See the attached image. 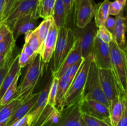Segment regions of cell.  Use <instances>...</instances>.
Masks as SVG:
<instances>
[{"mask_svg": "<svg viewBox=\"0 0 127 126\" xmlns=\"http://www.w3.org/2000/svg\"><path fill=\"white\" fill-rule=\"evenodd\" d=\"M43 63L40 54H38L27 65L28 67L24 77L19 85H17V91L14 99L16 98L23 103L33 94L35 87L42 75Z\"/></svg>", "mask_w": 127, "mask_h": 126, "instance_id": "6da1fadb", "label": "cell"}, {"mask_svg": "<svg viewBox=\"0 0 127 126\" xmlns=\"http://www.w3.org/2000/svg\"><path fill=\"white\" fill-rule=\"evenodd\" d=\"M74 31L72 28L64 25L58 29V34L55 48L53 53V69L52 75L58 72L62 63L75 42Z\"/></svg>", "mask_w": 127, "mask_h": 126, "instance_id": "7a4b0ae2", "label": "cell"}, {"mask_svg": "<svg viewBox=\"0 0 127 126\" xmlns=\"http://www.w3.org/2000/svg\"><path fill=\"white\" fill-rule=\"evenodd\" d=\"M112 70L123 95L127 96V53L119 48L114 40L109 43Z\"/></svg>", "mask_w": 127, "mask_h": 126, "instance_id": "3957f363", "label": "cell"}, {"mask_svg": "<svg viewBox=\"0 0 127 126\" xmlns=\"http://www.w3.org/2000/svg\"><path fill=\"white\" fill-rule=\"evenodd\" d=\"M92 60V54L83 59L80 67L73 79V81L71 83L70 86L64 96L63 103L64 108L76 103L82 99V93Z\"/></svg>", "mask_w": 127, "mask_h": 126, "instance_id": "277c9868", "label": "cell"}, {"mask_svg": "<svg viewBox=\"0 0 127 126\" xmlns=\"http://www.w3.org/2000/svg\"><path fill=\"white\" fill-rule=\"evenodd\" d=\"M82 99L94 100L109 107L110 103L104 93L99 77V69L93 59L91 62L86 80L85 85L82 93Z\"/></svg>", "mask_w": 127, "mask_h": 126, "instance_id": "5b68a950", "label": "cell"}, {"mask_svg": "<svg viewBox=\"0 0 127 126\" xmlns=\"http://www.w3.org/2000/svg\"><path fill=\"white\" fill-rule=\"evenodd\" d=\"M97 28L94 21H92L83 28L76 27L73 30L76 40L79 42L83 59L92 54Z\"/></svg>", "mask_w": 127, "mask_h": 126, "instance_id": "8992f818", "label": "cell"}, {"mask_svg": "<svg viewBox=\"0 0 127 126\" xmlns=\"http://www.w3.org/2000/svg\"><path fill=\"white\" fill-rule=\"evenodd\" d=\"M96 6L94 0H76L75 1L74 10L77 27L83 28L93 21Z\"/></svg>", "mask_w": 127, "mask_h": 126, "instance_id": "52a82bcc", "label": "cell"}, {"mask_svg": "<svg viewBox=\"0 0 127 126\" xmlns=\"http://www.w3.org/2000/svg\"><path fill=\"white\" fill-rule=\"evenodd\" d=\"M80 111L81 114L95 117L111 125L109 107L99 101L81 99Z\"/></svg>", "mask_w": 127, "mask_h": 126, "instance_id": "ba28073f", "label": "cell"}, {"mask_svg": "<svg viewBox=\"0 0 127 126\" xmlns=\"http://www.w3.org/2000/svg\"><path fill=\"white\" fill-rule=\"evenodd\" d=\"M99 77L103 92L110 103L117 96H125L118 85L112 69H99Z\"/></svg>", "mask_w": 127, "mask_h": 126, "instance_id": "9c48e42d", "label": "cell"}, {"mask_svg": "<svg viewBox=\"0 0 127 126\" xmlns=\"http://www.w3.org/2000/svg\"><path fill=\"white\" fill-rule=\"evenodd\" d=\"M93 61L99 69H112L109 44L102 42L96 36L92 51Z\"/></svg>", "mask_w": 127, "mask_h": 126, "instance_id": "30bf717a", "label": "cell"}, {"mask_svg": "<svg viewBox=\"0 0 127 126\" xmlns=\"http://www.w3.org/2000/svg\"><path fill=\"white\" fill-rule=\"evenodd\" d=\"M81 100L71 106L64 107L60 112L58 122L52 126H86L80 111Z\"/></svg>", "mask_w": 127, "mask_h": 126, "instance_id": "8fae6325", "label": "cell"}, {"mask_svg": "<svg viewBox=\"0 0 127 126\" xmlns=\"http://www.w3.org/2000/svg\"><path fill=\"white\" fill-rule=\"evenodd\" d=\"M37 17L33 14L24 15L16 19L7 27L9 28L15 40L19 37L37 27Z\"/></svg>", "mask_w": 127, "mask_h": 126, "instance_id": "7c38bea8", "label": "cell"}, {"mask_svg": "<svg viewBox=\"0 0 127 126\" xmlns=\"http://www.w3.org/2000/svg\"><path fill=\"white\" fill-rule=\"evenodd\" d=\"M38 0H27L21 2L9 14L8 16L4 20V22L7 26L11 24L14 20L24 15L33 14L37 17V6Z\"/></svg>", "mask_w": 127, "mask_h": 126, "instance_id": "4fadbf2b", "label": "cell"}, {"mask_svg": "<svg viewBox=\"0 0 127 126\" xmlns=\"http://www.w3.org/2000/svg\"><path fill=\"white\" fill-rule=\"evenodd\" d=\"M58 34V28H57V25L53 21L50 28L47 37L45 40L42 51L40 53L42 61L43 63H48L52 59L55 48Z\"/></svg>", "mask_w": 127, "mask_h": 126, "instance_id": "5bb4252c", "label": "cell"}, {"mask_svg": "<svg viewBox=\"0 0 127 126\" xmlns=\"http://www.w3.org/2000/svg\"><path fill=\"white\" fill-rule=\"evenodd\" d=\"M60 112L55 107L47 103L37 119L30 126H52L58 122Z\"/></svg>", "mask_w": 127, "mask_h": 126, "instance_id": "9a60e30c", "label": "cell"}, {"mask_svg": "<svg viewBox=\"0 0 127 126\" xmlns=\"http://www.w3.org/2000/svg\"><path fill=\"white\" fill-rule=\"evenodd\" d=\"M115 24L112 32L113 40L120 49L127 53L125 31H126V17L124 15V11L115 17Z\"/></svg>", "mask_w": 127, "mask_h": 126, "instance_id": "2e32d148", "label": "cell"}, {"mask_svg": "<svg viewBox=\"0 0 127 126\" xmlns=\"http://www.w3.org/2000/svg\"><path fill=\"white\" fill-rule=\"evenodd\" d=\"M52 80V77L49 79L44 88L41 90L37 101L35 103L34 105L32 107L29 112L27 114L28 116L30 125L38 117L40 114L42 112L46 105H47L48 93H49L50 87Z\"/></svg>", "mask_w": 127, "mask_h": 126, "instance_id": "e0dca14e", "label": "cell"}, {"mask_svg": "<svg viewBox=\"0 0 127 126\" xmlns=\"http://www.w3.org/2000/svg\"><path fill=\"white\" fill-rule=\"evenodd\" d=\"M81 59H83V58H82L80 46H79L78 41L77 40H75L73 48H71L67 56L64 59V61L62 63L59 70H58L57 73L52 75V77H57L58 79L60 77H62V75H64V72L66 71L67 69L71 65L75 64L76 62H78V61Z\"/></svg>", "mask_w": 127, "mask_h": 126, "instance_id": "ac0fdd59", "label": "cell"}, {"mask_svg": "<svg viewBox=\"0 0 127 126\" xmlns=\"http://www.w3.org/2000/svg\"><path fill=\"white\" fill-rule=\"evenodd\" d=\"M39 93L40 92L33 93L30 96L29 98L27 99L24 102L21 103L17 106V108L14 111L13 113L11 115L6 126H9L10 125L13 124L16 121H18L26 116L29 112L32 107L34 105L35 103L36 102L38 96H39Z\"/></svg>", "mask_w": 127, "mask_h": 126, "instance_id": "d6986e66", "label": "cell"}, {"mask_svg": "<svg viewBox=\"0 0 127 126\" xmlns=\"http://www.w3.org/2000/svg\"><path fill=\"white\" fill-rule=\"evenodd\" d=\"M127 107V96L119 95L110 102L109 106L110 118L112 126H115L122 116Z\"/></svg>", "mask_w": 127, "mask_h": 126, "instance_id": "ffe728a7", "label": "cell"}, {"mask_svg": "<svg viewBox=\"0 0 127 126\" xmlns=\"http://www.w3.org/2000/svg\"><path fill=\"white\" fill-rule=\"evenodd\" d=\"M19 54L14 59L11 66L9 68L7 74H6L4 78L2 85L0 88V100L3 96L5 91L11 86L17 74L21 72V68L20 67L19 64Z\"/></svg>", "mask_w": 127, "mask_h": 126, "instance_id": "44dd1931", "label": "cell"}, {"mask_svg": "<svg viewBox=\"0 0 127 126\" xmlns=\"http://www.w3.org/2000/svg\"><path fill=\"white\" fill-rule=\"evenodd\" d=\"M72 80L64 75L58 78V86L55 98V108L60 112L64 109L63 103L64 96Z\"/></svg>", "mask_w": 127, "mask_h": 126, "instance_id": "7402d4cb", "label": "cell"}, {"mask_svg": "<svg viewBox=\"0 0 127 126\" xmlns=\"http://www.w3.org/2000/svg\"><path fill=\"white\" fill-rule=\"evenodd\" d=\"M110 1L104 0L102 2L97 4L96 10L94 15V22L97 27L105 25V21L109 16V10Z\"/></svg>", "mask_w": 127, "mask_h": 126, "instance_id": "603a6c76", "label": "cell"}, {"mask_svg": "<svg viewBox=\"0 0 127 126\" xmlns=\"http://www.w3.org/2000/svg\"><path fill=\"white\" fill-rule=\"evenodd\" d=\"M21 103L19 100L14 98L6 105L0 106V126H6L14 111Z\"/></svg>", "mask_w": 127, "mask_h": 126, "instance_id": "cb8c5ba5", "label": "cell"}, {"mask_svg": "<svg viewBox=\"0 0 127 126\" xmlns=\"http://www.w3.org/2000/svg\"><path fill=\"white\" fill-rule=\"evenodd\" d=\"M52 16H53L55 23L58 29L63 26L67 25L66 21L65 11H64L63 0H55L54 10H53V14Z\"/></svg>", "mask_w": 127, "mask_h": 126, "instance_id": "d4e9b609", "label": "cell"}, {"mask_svg": "<svg viewBox=\"0 0 127 126\" xmlns=\"http://www.w3.org/2000/svg\"><path fill=\"white\" fill-rule=\"evenodd\" d=\"M16 49V40L10 31L0 42V54L7 57L12 54Z\"/></svg>", "mask_w": 127, "mask_h": 126, "instance_id": "484cf974", "label": "cell"}, {"mask_svg": "<svg viewBox=\"0 0 127 126\" xmlns=\"http://www.w3.org/2000/svg\"><path fill=\"white\" fill-rule=\"evenodd\" d=\"M55 0H38L37 13L38 17L45 19L53 16Z\"/></svg>", "mask_w": 127, "mask_h": 126, "instance_id": "4316f807", "label": "cell"}, {"mask_svg": "<svg viewBox=\"0 0 127 126\" xmlns=\"http://www.w3.org/2000/svg\"><path fill=\"white\" fill-rule=\"evenodd\" d=\"M25 43L37 54H40L42 47L41 46L36 28L33 30L25 33Z\"/></svg>", "mask_w": 127, "mask_h": 126, "instance_id": "83f0119b", "label": "cell"}, {"mask_svg": "<svg viewBox=\"0 0 127 126\" xmlns=\"http://www.w3.org/2000/svg\"><path fill=\"white\" fill-rule=\"evenodd\" d=\"M53 21H53V16H50L47 18L43 19V21L41 22V23H40L38 27H36L37 35H38L42 47H43L45 40L47 37V34L49 32L50 28Z\"/></svg>", "mask_w": 127, "mask_h": 126, "instance_id": "f1b7e54d", "label": "cell"}, {"mask_svg": "<svg viewBox=\"0 0 127 126\" xmlns=\"http://www.w3.org/2000/svg\"><path fill=\"white\" fill-rule=\"evenodd\" d=\"M21 74V72L17 74L14 82L11 85V86L5 91L3 96H2L1 99L0 100V106H4V105H6V104L9 103L11 100L14 99V97L16 93V91H17L19 78L20 77Z\"/></svg>", "mask_w": 127, "mask_h": 126, "instance_id": "f546056e", "label": "cell"}, {"mask_svg": "<svg viewBox=\"0 0 127 126\" xmlns=\"http://www.w3.org/2000/svg\"><path fill=\"white\" fill-rule=\"evenodd\" d=\"M19 54V53L17 52V49H16L15 51L11 55L7 57V59H6V63H5L4 65L2 67L0 68V88H1V85H2L4 78L6 74H7V71H8L9 68L11 66V64H12V63L13 62L14 59H15V58H16Z\"/></svg>", "mask_w": 127, "mask_h": 126, "instance_id": "4dcf8cb0", "label": "cell"}, {"mask_svg": "<svg viewBox=\"0 0 127 126\" xmlns=\"http://www.w3.org/2000/svg\"><path fill=\"white\" fill-rule=\"evenodd\" d=\"M81 116L86 126H112L105 121L95 117L88 116L84 114H81Z\"/></svg>", "mask_w": 127, "mask_h": 126, "instance_id": "1f68e13d", "label": "cell"}, {"mask_svg": "<svg viewBox=\"0 0 127 126\" xmlns=\"http://www.w3.org/2000/svg\"><path fill=\"white\" fill-rule=\"evenodd\" d=\"M58 79L57 77H52L50 87L49 93L48 96L47 103L55 107V98L57 95V86H58Z\"/></svg>", "mask_w": 127, "mask_h": 126, "instance_id": "d6a6232c", "label": "cell"}, {"mask_svg": "<svg viewBox=\"0 0 127 126\" xmlns=\"http://www.w3.org/2000/svg\"><path fill=\"white\" fill-rule=\"evenodd\" d=\"M97 36L100 38V40L105 43L109 44L113 40L112 34L107 30L104 25L98 27Z\"/></svg>", "mask_w": 127, "mask_h": 126, "instance_id": "836d02e7", "label": "cell"}, {"mask_svg": "<svg viewBox=\"0 0 127 126\" xmlns=\"http://www.w3.org/2000/svg\"><path fill=\"white\" fill-rule=\"evenodd\" d=\"M83 61V59H80V60L78 61V62H76L75 64L71 65V66L67 69L66 71L64 72V75L68 77L69 79H71V80L73 81V79H74L76 74V73L78 72V70H79V67H80L81 64Z\"/></svg>", "mask_w": 127, "mask_h": 126, "instance_id": "e575fe53", "label": "cell"}, {"mask_svg": "<svg viewBox=\"0 0 127 126\" xmlns=\"http://www.w3.org/2000/svg\"><path fill=\"white\" fill-rule=\"evenodd\" d=\"M63 4H64V11H65L66 16V25L68 24V21L70 19L73 10L74 9V0H63Z\"/></svg>", "mask_w": 127, "mask_h": 126, "instance_id": "d590c367", "label": "cell"}, {"mask_svg": "<svg viewBox=\"0 0 127 126\" xmlns=\"http://www.w3.org/2000/svg\"><path fill=\"white\" fill-rule=\"evenodd\" d=\"M124 7L119 1L115 0L114 2H110L109 5V14L111 16H117L124 9Z\"/></svg>", "mask_w": 127, "mask_h": 126, "instance_id": "8d00e7d4", "label": "cell"}, {"mask_svg": "<svg viewBox=\"0 0 127 126\" xmlns=\"http://www.w3.org/2000/svg\"><path fill=\"white\" fill-rule=\"evenodd\" d=\"M35 56L30 57L21 51V53L19 54V64L20 67L22 69V68H24L26 66H27L29 64H30L33 60V59L35 58Z\"/></svg>", "mask_w": 127, "mask_h": 126, "instance_id": "74e56055", "label": "cell"}, {"mask_svg": "<svg viewBox=\"0 0 127 126\" xmlns=\"http://www.w3.org/2000/svg\"><path fill=\"white\" fill-rule=\"evenodd\" d=\"M15 1L16 0H4V9L3 12H2V21H4L9 12H11Z\"/></svg>", "mask_w": 127, "mask_h": 126, "instance_id": "f35d334b", "label": "cell"}, {"mask_svg": "<svg viewBox=\"0 0 127 126\" xmlns=\"http://www.w3.org/2000/svg\"><path fill=\"white\" fill-rule=\"evenodd\" d=\"M115 19L114 18L112 17H110L109 16L108 18L107 19L106 21H105V23L104 26L107 28L108 30L110 32V33L112 34V32L114 31V27H115Z\"/></svg>", "mask_w": 127, "mask_h": 126, "instance_id": "ab89813d", "label": "cell"}, {"mask_svg": "<svg viewBox=\"0 0 127 126\" xmlns=\"http://www.w3.org/2000/svg\"><path fill=\"white\" fill-rule=\"evenodd\" d=\"M9 126H30L28 116H27V115H26V116L22 117L21 119L16 121L13 124L10 125Z\"/></svg>", "mask_w": 127, "mask_h": 126, "instance_id": "60d3db41", "label": "cell"}, {"mask_svg": "<svg viewBox=\"0 0 127 126\" xmlns=\"http://www.w3.org/2000/svg\"><path fill=\"white\" fill-rule=\"evenodd\" d=\"M10 29L7 25L5 23L4 21L1 23V26H0V42L3 40L6 36V35L10 32Z\"/></svg>", "mask_w": 127, "mask_h": 126, "instance_id": "b9f144b4", "label": "cell"}, {"mask_svg": "<svg viewBox=\"0 0 127 126\" xmlns=\"http://www.w3.org/2000/svg\"><path fill=\"white\" fill-rule=\"evenodd\" d=\"M22 51H23L25 54H27V56H29L30 57H34L37 54V53H35V52L30 48L29 46L26 43L24 44L23 48H22Z\"/></svg>", "mask_w": 127, "mask_h": 126, "instance_id": "7bdbcfd3", "label": "cell"}, {"mask_svg": "<svg viewBox=\"0 0 127 126\" xmlns=\"http://www.w3.org/2000/svg\"><path fill=\"white\" fill-rule=\"evenodd\" d=\"M115 126H127V107L125 108L121 119Z\"/></svg>", "mask_w": 127, "mask_h": 126, "instance_id": "ee69618b", "label": "cell"}, {"mask_svg": "<svg viewBox=\"0 0 127 126\" xmlns=\"http://www.w3.org/2000/svg\"><path fill=\"white\" fill-rule=\"evenodd\" d=\"M4 0H0V23L3 22V21H2V12H3L4 9Z\"/></svg>", "mask_w": 127, "mask_h": 126, "instance_id": "f6af8a7d", "label": "cell"}, {"mask_svg": "<svg viewBox=\"0 0 127 126\" xmlns=\"http://www.w3.org/2000/svg\"><path fill=\"white\" fill-rule=\"evenodd\" d=\"M6 59H7V57L0 54V68L2 67L4 65L5 63H6Z\"/></svg>", "mask_w": 127, "mask_h": 126, "instance_id": "bcb514c9", "label": "cell"}, {"mask_svg": "<svg viewBox=\"0 0 127 126\" xmlns=\"http://www.w3.org/2000/svg\"><path fill=\"white\" fill-rule=\"evenodd\" d=\"M27 1V0H16V1H15V2H14V3L13 6H12V9H11V11H12V10H13L14 9L15 7H16V6H17V5L21 3V2H23V1ZM10 12H9V13H10Z\"/></svg>", "mask_w": 127, "mask_h": 126, "instance_id": "7dc6e473", "label": "cell"}, {"mask_svg": "<svg viewBox=\"0 0 127 126\" xmlns=\"http://www.w3.org/2000/svg\"><path fill=\"white\" fill-rule=\"evenodd\" d=\"M117 1H119L122 5L124 7H125L126 6V2H127V0H117Z\"/></svg>", "mask_w": 127, "mask_h": 126, "instance_id": "c3c4849f", "label": "cell"}, {"mask_svg": "<svg viewBox=\"0 0 127 126\" xmlns=\"http://www.w3.org/2000/svg\"><path fill=\"white\" fill-rule=\"evenodd\" d=\"M3 22H4V21H3ZM1 22V23H0V26H1V23H2V22Z\"/></svg>", "mask_w": 127, "mask_h": 126, "instance_id": "681fc988", "label": "cell"}, {"mask_svg": "<svg viewBox=\"0 0 127 126\" xmlns=\"http://www.w3.org/2000/svg\"><path fill=\"white\" fill-rule=\"evenodd\" d=\"M74 2H75V1H76V0H74Z\"/></svg>", "mask_w": 127, "mask_h": 126, "instance_id": "f907efd6", "label": "cell"}]
</instances>
